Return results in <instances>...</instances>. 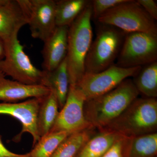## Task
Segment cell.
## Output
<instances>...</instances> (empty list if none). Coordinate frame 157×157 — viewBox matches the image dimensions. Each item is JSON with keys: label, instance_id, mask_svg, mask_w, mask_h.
<instances>
[{"label": "cell", "instance_id": "cell-1", "mask_svg": "<svg viewBox=\"0 0 157 157\" xmlns=\"http://www.w3.org/2000/svg\"><path fill=\"white\" fill-rule=\"evenodd\" d=\"M139 95L132 79L127 78L112 90L86 100L85 116L93 127L101 130L118 117Z\"/></svg>", "mask_w": 157, "mask_h": 157}, {"label": "cell", "instance_id": "cell-2", "mask_svg": "<svg viewBox=\"0 0 157 157\" xmlns=\"http://www.w3.org/2000/svg\"><path fill=\"white\" fill-rule=\"evenodd\" d=\"M90 1L69 27L67 61L70 85L76 86L85 74L86 59L93 42Z\"/></svg>", "mask_w": 157, "mask_h": 157}, {"label": "cell", "instance_id": "cell-3", "mask_svg": "<svg viewBox=\"0 0 157 157\" xmlns=\"http://www.w3.org/2000/svg\"><path fill=\"white\" fill-rule=\"evenodd\" d=\"M98 131L134 137L157 132L156 98H136L111 123Z\"/></svg>", "mask_w": 157, "mask_h": 157}, {"label": "cell", "instance_id": "cell-4", "mask_svg": "<svg viewBox=\"0 0 157 157\" xmlns=\"http://www.w3.org/2000/svg\"><path fill=\"white\" fill-rule=\"evenodd\" d=\"M98 26L86 59L85 74L99 73L114 64L126 34L112 26L99 23Z\"/></svg>", "mask_w": 157, "mask_h": 157}, {"label": "cell", "instance_id": "cell-5", "mask_svg": "<svg viewBox=\"0 0 157 157\" xmlns=\"http://www.w3.org/2000/svg\"><path fill=\"white\" fill-rule=\"evenodd\" d=\"M97 20L99 23L112 26L126 33L141 32L157 35L155 21L136 1L126 0Z\"/></svg>", "mask_w": 157, "mask_h": 157}, {"label": "cell", "instance_id": "cell-6", "mask_svg": "<svg viewBox=\"0 0 157 157\" xmlns=\"http://www.w3.org/2000/svg\"><path fill=\"white\" fill-rule=\"evenodd\" d=\"M6 54L0 61V73L24 84L42 85L45 72L35 67L18 38L5 43Z\"/></svg>", "mask_w": 157, "mask_h": 157}, {"label": "cell", "instance_id": "cell-7", "mask_svg": "<svg viewBox=\"0 0 157 157\" xmlns=\"http://www.w3.org/2000/svg\"><path fill=\"white\" fill-rule=\"evenodd\" d=\"M117 60L116 65L123 68L142 67L157 61V35L126 33Z\"/></svg>", "mask_w": 157, "mask_h": 157}, {"label": "cell", "instance_id": "cell-8", "mask_svg": "<svg viewBox=\"0 0 157 157\" xmlns=\"http://www.w3.org/2000/svg\"><path fill=\"white\" fill-rule=\"evenodd\" d=\"M141 67L123 68L114 64L99 73L84 74L76 86L86 101L112 90L125 79L135 76Z\"/></svg>", "mask_w": 157, "mask_h": 157}, {"label": "cell", "instance_id": "cell-9", "mask_svg": "<svg viewBox=\"0 0 157 157\" xmlns=\"http://www.w3.org/2000/svg\"><path fill=\"white\" fill-rule=\"evenodd\" d=\"M86 99L76 86L70 85L64 106L59 111L50 132H65L73 134L93 127L84 115Z\"/></svg>", "mask_w": 157, "mask_h": 157}, {"label": "cell", "instance_id": "cell-10", "mask_svg": "<svg viewBox=\"0 0 157 157\" xmlns=\"http://www.w3.org/2000/svg\"><path fill=\"white\" fill-rule=\"evenodd\" d=\"M28 18L31 35L44 42L56 28V1L19 0Z\"/></svg>", "mask_w": 157, "mask_h": 157}, {"label": "cell", "instance_id": "cell-11", "mask_svg": "<svg viewBox=\"0 0 157 157\" xmlns=\"http://www.w3.org/2000/svg\"><path fill=\"white\" fill-rule=\"evenodd\" d=\"M41 98H31L18 103H0V114L11 116L21 124L22 130L15 137V140L21 139L23 133H29L33 137V147L40 139L37 130V121Z\"/></svg>", "mask_w": 157, "mask_h": 157}, {"label": "cell", "instance_id": "cell-12", "mask_svg": "<svg viewBox=\"0 0 157 157\" xmlns=\"http://www.w3.org/2000/svg\"><path fill=\"white\" fill-rule=\"evenodd\" d=\"M68 29L67 26L56 27L50 36L43 42L41 52L43 71L50 72L55 70L67 57Z\"/></svg>", "mask_w": 157, "mask_h": 157}, {"label": "cell", "instance_id": "cell-13", "mask_svg": "<svg viewBox=\"0 0 157 157\" xmlns=\"http://www.w3.org/2000/svg\"><path fill=\"white\" fill-rule=\"evenodd\" d=\"M28 25V18L19 0H8L0 6V37L5 43L18 38L19 31Z\"/></svg>", "mask_w": 157, "mask_h": 157}, {"label": "cell", "instance_id": "cell-14", "mask_svg": "<svg viewBox=\"0 0 157 157\" xmlns=\"http://www.w3.org/2000/svg\"><path fill=\"white\" fill-rule=\"evenodd\" d=\"M51 90L42 85H31L10 80L0 73V101L6 103L33 98H41L48 94Z\"/></svg>", "mask_w": 157, "mask_h": 157}, {"label": "cell", "instance_id": "cell-15", "mask_svg": "<svg viewBox=\"0 0 157 157\" xmlns=\"http://www.w3.org/2000/svg\"><path fill=\"white\" fill-rule=\"evenodd\" d=\"M44 72L42 85L54 92L61 109L66 102L70 85L67 58L56 69L50 72Z\"/></svg>", "mask_w": 157, "mask_h": 157}, {"label": "cell", "instance_id": "cell-16", "mask_svg": "<svg viewBox=\"0 0 157 157\" xmlns=\"http://www.w3.org/2000/svg\"><path fill=\"white\" fill-rule=\"evenodd\" d=\"M59 108L57 98L52 90L41 98L37 121V130L40 138L50 132L58 115Z\"/></svg>", "mask_w": 157, "mask_h": 157}, {"label": "cell", "instance_id": "cell-17", "mask_svg": "<svg viewBox=\"0 0 157 157\" xmlns=\"http://www.w3.org/2000/svg\"><path fill=\"white\" fill-rule=\"evenodd\" d=\"M85 143L75 157H102L122 135L107 131H98Z\"/></svg>", "mask_w": 157, "mask_h": 157}, {"label": "cell", "instance_id": "cell-18", "mask_svg": "<svg viewBox=\"0 0 157 157\" xmlns=\"http://www.w3.org/2000/svg\"><path fill=\"white\" fill-rule=\"evenodd\" d=\"M90 2L87 0L56 1V26L69 27Z\"/></svg>", "mask_w": 157, "mask_h": 157}, {"label": "cell", "instance_id": "cell-19", "mask_svg": "<svg viewBox=\"0 0 157 157\" xmlns=\"http://www.w3.org/2000/svg\"><path fill=\"white\" fill-rule=\"evenodd\" d=\"M94 127L68 135L51 157H75L85 143L96 134Z\"/></svg>", "mask_w": 157, "mask_h": 157}, {"label": "cell", "instance_id": "cell-20", "mask_svg": "<svg viewBox=\"0 0 157 157\" xmlns=\"http://www.w3.org/2000/svg\"><path fill=\"white\" fill-rule=\"evenodd\" d=\"M132 79L139 94L147 98L157 97V61L141 67Z\"/></svg>", "mask_w": 157, "mask_h": 157}, {"label": "cell", "instance_id": "cell-21", "mask_svg": "<svg viewBox=\"0 0 157 157\" xmlns=\"http://www.w3.org/2000/svg\"><path fill=\"white\" fill-rule=\"evenodd\" d=\"M157 132L131 137L126 157H157Z\"/></svg>", "mask_w": 157, "mask_h": 157}, {"label": "cell", "instance_id": "cell-22", "mask_svg": "<svg viewBox=\"0 0 157 157\" xmlns=\"http://www.w3.org/2000/svg\"><path fill=\"white\" fill-rule=\"evenodd\" d=\"M70 134L65 132H49L42 136L29 152L30 157H51L59 145Z\"/></svg>", "mask_w": 157, "mask_h": 157}, {"label": "cell", "instance_id": "cell-23", "mask_svg": "<svg viewBox=\"0 0 157 157\" xmlns=\"http://www.w3.org/2000/svg\"><path fill=\"white\" fill-rule=\"evenodd\" d=\"M125 1L126 0H93L91 2L93 17L97 19L109 9Z\"/></svg>", "mask_w": 157, "mask_h": 157}, {"label": "cell", "instance_id": "cell-24", "mask_svg": "<svg viewBox=\"0 0 157 157\" xmlns=\"http://www.w3.org/2000/svg\"><path fill=\"white\" fill-rule=\"evenodd\" d=\"M130 137L122 136L116 140L102 157H126Z\"/></svg>", "mask_w": 157, "mask_h": 157}, {"label": "cell", "instance_id": "cell-25", "mask_svg": "<svg viewBox=\"0 0 157 157\" xmlns=\"http://www.w3.org/2000/svg\"><path fill=\"white\" fill-rule=\"evenodd\" d=\"M137 2L155 21L157 20V5L154 0H137Z\"/></svg>", "mask_w": 157, "mask_h": 157}, {"label": "cell", "instance_id": "cell-26", "mask_svg": "<svg viewBox=\"0 0 157 157\" xmlns=\"http://www.w3.org/2000/svg\"><path fill=\"white\" fill-rule=\"evenodd\" d=\"M0 157H30L29 153L25 154H18L9 151L3 144L0 136Z\"/></svg>", "mask_w": 157, "mask_h": 157}, {"label": "cell", "instance_id": "cell-27", "mask_svg": "<svg viewBox=\"0 0 157 157\" xmlns=\"http://www.w3.org/2000/svg\"><path fill=\"white\" fill-rule=\"evenodd\" d=\"M6 54L5 43L2 39L0 37V61L4 58Z\"/></svg>", "mask_w": 157, "mask_h": 157}, {"label": "cell", "instance_id": "cell-28", "mask_svg": "<svg viewBox=\"0 0 157 157\" xmlns=\"http://www.w3.org/2000/svg\"><path fill=\"white\" fill-rule=\"evenodd\" d=\"M8 1V0H0V6L5 5Z\"/></svg>", "mask_w": 157, "mask_h": 157}]
</instances>
